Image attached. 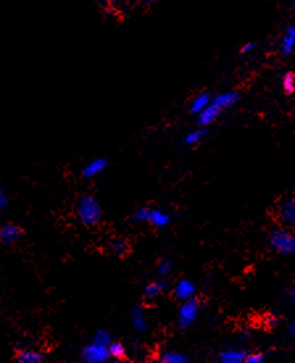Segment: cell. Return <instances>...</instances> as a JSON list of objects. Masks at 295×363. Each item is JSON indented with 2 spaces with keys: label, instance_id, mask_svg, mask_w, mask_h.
I'll list each match as a JSON object with an SVG mask.
<instances>
[{
  "label": "cell",
  "instance_id": "obj_24",
  "mask_svg": "<svg viewBox=\"0 0 295 363\" xmlns=\"http://www.w3.org/2000/svg\"><path fill=\"white\" fill-rule=\"evenodd\" d=\"M125 247V242L123 240H115L114 242L111 243V250L114 251L115 254H121V253H124Z\"/></svg>",
  "mask_w": 295,
  "mask_h": 363
},
{
  "label": "cell",
  "instance_id": "obj_26",
  "mask_svg": "<svg viewBox=\"0 0 295 363\" xmlns=\"http://www.w3.org/2000/svg\"><path fill=\"white\" fill-rule=\"evenodd\" d=\"M170 267H171V263L169 262V261H165V262H162L161 265H159V269H158L159 274H161V275H166V274L170 271Z\"/></svg>",
  "mask_w": 295,
  "mask_h": 363
},
{
  "label": "cell",
  "instance_id": "obj_10",
  "mask_svg": "<svg viewBox=\"0 0 295 363\" xmlns=\"http://www.w3.org/2000/svg\"><path fill=\"white\" fill-rule=\"evenodd\" d=\"M212 103V99L210 96L208 92H201L199 95L194 97L193 101H191V105H190V109L193 113H201L205 108H207L208 105Z\"/></svg>",
  "mask_w": 295,
  "mask_h": 363
},
{
  "label": "cell",
  "instance_id": "obj_20",
  "mask_svg": "<svg viewBox=\"0 0 295 363\" xmlns=\"http://www.w3.org/2000/svg\"><path fill=\"white\" fill-rule=\"evenodd\" d=\"M92 342H95V344H98V345H103V346H110L111 345V337H110V334L107 333L106 330H99V332H96V334L94 336V341Z\"/></svg>",
  "mask_w": 295,
  "mask_h": 363
},
{
  "label": "cell",
  "instance_id": "obj_15",
  "mask_svg": "<svg viewBox=\"0 0 295 363\" xmlns=\"http://www.w3.org/2000/svg\"><path fill=\"white\" fill-rule=\"evenodd\" d=\"M244 362V354L235 350H228L221 353L220 363H242Z\"/></svg>",
  "mask_w": 295,
  "mask_h": 363
},
{
  "label": "cell",
  "instance_id": "obj_2",
  "mask_svg": "<svg viewBox=\"0 0 295 363\" xmlns=\"http://www.w3.org/2000/svg\"><path fill=\"white\" fill-rule=\"evenodd\" d=\"M272 246L280 253H294L295 251V234L288 229H277L270 236Z\"/></svg>",
  "mask_w": 295,
  "mask_h": 363
},
{
  "label": "cell",
  "instance_id": "obj_6",
  "mask_svg": "<svg viewBox=\"0 0 295 363\" xmlns=\"http://www.w3.org/2000/svg\"><path fill=\"white\" fill-rule=\"evenodd\" d=\"M278 215L286 224H295V198L286 199L280 206Z\"/></svg>",
  "mask_w": 295,
  "mask_h": 363
},
{
  "label": "cell",
  "instance_id": "obj_21",
  "mask_svg": "<svg viewBox=\"0 0 295 363\" xmlns=\"http://www.w3.org/2000/svg\"><path fill=\"white\" fill-rule=\"evenodd\" d=\"M108 350H110V356L114 357V358H121L125 353L124 346L121 344H119V342L111 344L110 346H108Z\"/></svg>",
  "mask_w": 295,
  "mask_h": 363
},
{
  "label": "cell",
  "instance_id": "obj_29",
  "mask_svg": "<svg viewBox=\"0 0 295 363\" xmlns=\"http://www.w3.org/2000/svg\"><path fill=\"white\" fill-rule=\"evenodd\" d=\"M144 1H145V3L150 4V3H153V1H155V0H144Z\"/></svg>",
  "mask_w": 295,
  "mask_h": 363
},
{
  "label": "cell",
  "instance_id": "obj_5",
  "mask_svg": "<svg viewBox=\"0 0 295 363\" xmlns=\"http://www.w3.org/2000/svg\"><path fill=\"white\" fill-rule=\"evenodd\" d=\"M107 165H108V161L106 158H95V159H92V161L88 162L87 165L84 166L83 170H82V174H83L84 178H94V176L99 175L100 172L104 171Z\"/></svg>",
  "mask_w": 295,
  "mask_h": 363
},
{
  "label": "cell",
  "instance_id": "obj_16",
  "mask_svg": "<svg viewBox=\"0 0 295 363\" xmlns=\"http://www.w3.org/2000/svg\"><path fill=\"white\" fill-rule=\"evenodd\" d=\"M133 326L139 330H144L147 328V318H145L144 311L141 308H136L132 315Z\"/></svg>",
  "mask_w": 295,
  "mask_h": 363
},
{
  "label": "cell",
  "instance_id": "obj_19",
  "mask_svg": "<svg viewBox=\"0 0 295 363\" xmlns=\"http://www.w3.org/2000/svg\"><path fill=\"white\" fill-rule=\"evenodd\" d=\"M162 363H189L187 358L179 353H167L162 357Z\"/></svg>",
  "mask_w": 295,
  "mask_h": 363
},
{
  "label": "cell",
  "instance_id": "obj_4",
  "mask_svg": "<svg viewBox=\"0 0 295 363\" xmlns=\"http://www.w3.org/2000/svg\"><path fill=\"white\" fill-rule=\"evenodd\" d=\"M199 311V301L197 299L186 300L179 308V324L181 326L191 325L198 316Z\"/></svg>",
  "mask_w": 295,
  "mask_h": 363
},
{
  "label": "cell",
  "instance_id": "obj_32",
  "mask_svg": "<svg viewBox=\"0 0 295 363\" xmlns=\"http://www.w3.org/2000/svg\"><path fill=\"white\" fill-rule=\"evenodd\" d=\"M293 8H294V11H295V0H293Z\"/></svg>",
  "mask_w": 295,
  "mask_h": 363
},
{
  "label": "cell",
  "instance_id": "obj_9",
  "mask_svg": "<svg viewBox=\"0 0 295 363\" xmlns=\"http://www.w3.org/2000/svg\"><path fill=\"white\" fill-rule=\"evenodd\" d=\"M238 100V94L237 92H224V94H220L218 96H215L212 99V104H215L219 109H225L229 108L232 105H235Z\"/></svg>",
  "mask_w": 295,
  "mask_h": 363
},
{
  "label": "cell",
  "instance_id": "obj_12",
  "mask_svg": "<svg viewBox=\"0 0 295 363\" xmlns=\"http://www.w3.org/2000/svg\"><path fill=\"white\" fill-rule=\"evenodd\" d=\"M20 229L16 225H5L0 229V241L4 243H13L19 240Z\"/></svg>",
  "mask_w": 295,
  "mask_h": 363
},
{
  "label": "cell",
  "instance_id": "obj_25",
  "mask_svg": "<svg viewBox=\"0 0 295 363\" xmlns=\"http://www.w3.org/2000/svg\"><path fill=\"white\" fill-rule=\"evenodd\" d=\"M242 363H264V356L262 354H250V356L244 358Z\"/></svg>",
  "mask_w": 295,
  "mask_h": 363
},
{
  "label": "cell",
  "instance_id": "obj_23",
  "mask_svg": "<svg viewBox=\"0 0 295 363\" xmlns=\"http://www.w3.org/2000/svg\"><path fill=\"white\" fill-rule=\"evenodd\" d=\"M149 214H150V210L149 208H140V210L136 211V214L133 215V220L137 221V222H148L149 221Z\"/></svg>",
  "mask_w": 295,
  "mask_h": 363
},
{
  "label": "cell",
  "instance_id": "obj_1",
  "mask_svg": "<svg viewBox=\"0 0 295 363\" xmlns=\"http://www.w3.org/2000/svg\"><path fill=\"white\" fill-rule=\"evenodd\" d=\"M78 216L83 224L94 225L100 220L102 216V208L96 200V198L87 195L80 199L78 203Z\"/></svg>",
  "mask_w": 295,
  "mask_h": 363
},
{
  "label": "cell",
  "instance_id": "obj_14",
  "mask_svg": "<svg viewBox=\"0 0 295 363\" xmlns=\"http://www.w3.org/2000/svg\"><path fill=\"white\" fill-rule=\"evenodd\" d=\"M149 222H151L155 226H165L169 222V216L163 214L162 211L159 210H150L149 214Z\"/></svg>",
  "mask_w": 295,
  "mask_h": 363
},
{
  "label": "cell",
  "instance_id": "obj_22",
  "mask_svg": "<svg viewBox=\"0 0 295 363\" xmlns=\"http://www.w3.org/2000/svg\"><path fill=\"white\" fill-rule=\"evenodd\" d=\"M163 285L162 283H151L145 289V296L147 297H155L159 292L162 291Z\"/></svg>",
  "mask_w": 295,
  "mask_h": 363
},
{
  "label": "cell",
  "instance_id": "obj_17",
  "mask_svg": "<svg viewBox=\"0 0 295 363\" xmlns=\"http://www.w3.org/2000/svg\"><path fill=\"white\" fill-rule=\"evenodd\" d=\"M206 136L205 129H195V131L190 132L189 135L186 136L185 144L186 145H197L203 140V137Z\"/></svg>",
  "mask_w": 295,
  "mask_h": 363
},
{
  "label": "cell",
  "instance_id": "obj_11",
  "mask_svg": "<svg viewBox=\"0 0 295 363\" xmlns=\"http://www.w3.org/2000/svg\"><path fill=\"white\" fill-rule=\"evenodd\" d=\"M194 292H195V287H194V285L190 281H186V279L185 281L179 282L174 290V293L178 299L185 300V301L186 300H189L193 297Z\"/></svg>",
  "mask_w": 295,
  "mask_h": 363
},
{
  "label": "cell",
  "instance_id": "obj_31",
  "mask_svg": "<svg viewBox=\"0 0 295 363\" xmlns=\"http://www.w3.org/2000/svg\"><path fill=\"white\" fill-rule=\"evenodd\" d=\"M103 363H115V362H114V361H108V360H107L106 362H103Z\"/></svg>",
  "mask_w": 295,
  "mask_h": 363
},
{
  "label": "cell",
  "instance_id": "obj_13",
  "mask_svg": "<svg viewBox=\"0 0 295 363\" xmlns=\"http://www.w3.org/2000/svg\"><path fill=\"white\" fill-rule=\"evenodd\" d=\"M17 363H42V356L33 350H23L16 357Z\"/></svg>",
  "mask_w": 295,
  "mask_h": 363
},
{
  "label": "cell",
  "instance_id": "obj_28",
  "mask_svg": "<svg viewBox=\"0 0 295 363\" xmlns=\"http://www.w3.org/2000/svg\"><path fill=\"white\" fill-rule=\"evenodd\" d=\"M7 203H8L7 195H5V192L0 188V210H3L4 207L7 206Z\"/></svg>",
  "mask_w": 295,
  "mask_h": 363
},
{
  "label": "cell",
  "instance_id": "obj_30",
  "mask_svg": "<svg viewBox=\"0 0 295 363\" xmlns=\"http://www.w3.org/2000/svg\"><path fill=\"white\" fill-rule=\"evenodd\" d=\"M103 1H104V3H108V4H110V3H112L114 0H103Z\"/></svg>",
  "mask_w": 295,
  "mask_h": 363
},
{
  "label": "cell",
  "instance_id": "obj_7",
  "mask_svg": "<svg viewBox=\"0 0 295 363\" xmlns=\"http://www.w3.org/2000/svg\"><path fill=\"white\" fill-rule=\"evenodd\" d=\"M221 109H219L215 104H210L207 108H205L201 113H198V124L201 127H207V125H211L214 121L219 117Z\"/></svg>",
  "mask_w": 295,
  "mask_h": 363
},
{
  "label": "cell",
  "instance_id": "obj_27",
  "mask_svg": "<svg viewBox=\"0 0 295 363\" xmlns=\"http://www.w3.org/2000/svg\"><path fill=\"white\" fill-rule=\"evenodd\" d=\"M254 48H256V44H253V42H248V44H245V45L240 49V53H241V54H248V53H250L252 50H254Z\"/></svg>",
  "mask_w": 295,
  "mask_h": 363
},
{
  "label": "cell",
  "instance_id": "obj_3",
  "mask_svg": "<svg viewBox=\"0 0 295 363\" xmlns=\"http://www.w3.org/2000/svg\"><path fill=\"white\" fill-rule=\"evenodd\" d=\"M82 358L86 363H103L110 358V350L107 346L92 342L83 349Z\"/></svg>",
  "mask_w": 295,
  "mask_h": 363
},
{
  "label": "cell",
  "instance_id": "obj_18",
  "mask_svg": "<svg viewBox=\"0 0 295 363\" xmlns=\"http://www.w3.org/2000/svg\"><path fill=\"white\" fill-rule=\"evenodd\" d=\"M282 87H284L285 92L293 94L295 91V75L293 73H288L282 79Z\"/></svg>",
  "mask_w": 295,
  "mask_h": 363
},
{
  "label": "cell",
  "instance_id": "obj_8",
  "mask_svg": "<svg viewBox=\"0 0 295 363\" xmlns=\"http://www.w3.org/2000/svg\"><path fill=\"white\" fill-rule=\"evenodd\" d=\"M281 53L285 56H289L294 52L295 49V26H289L286 29V33L284 34V37L281 38L280 42Z\"/></svg>",
  "mask_w": 295,
  "mask_h": 363
}]
</instances>
